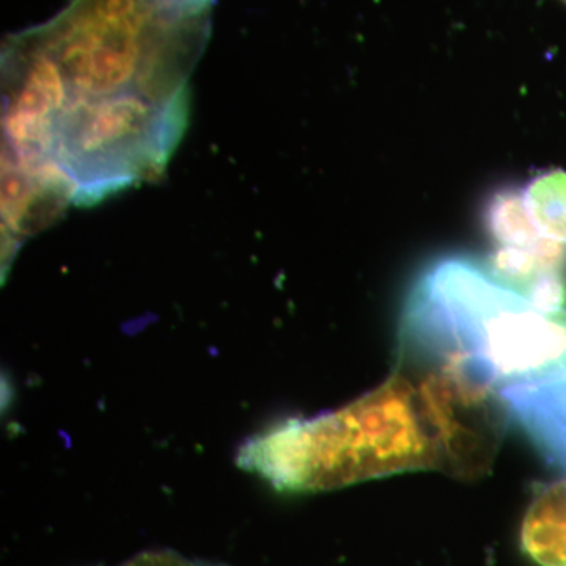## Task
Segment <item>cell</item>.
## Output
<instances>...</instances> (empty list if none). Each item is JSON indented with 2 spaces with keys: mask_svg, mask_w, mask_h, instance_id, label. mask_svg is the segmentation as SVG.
<instances>
[{
  "mask_svg": "<svg viewBox=\"0 0 566 566\" xmlns=\"http://www.w3.org/2000/svg\"><path fill=\"white\" fill-rule=\"evenodd\" d=\"M216 0H70L54 18L7 36L3 145L32 163L55 115L144 98L189 103Z\"/></svg>",
  "mask_w": 566,
  "mask_h": 566,
  "instance_id": "1",
  "label": "cell"
},
{
  "mask_svg": "<svg viewBox=\"0 0 566 566\" xmlns=\"http://www.w3.org/2000/svg\"><path fill=\"white\" fill-rule=\"evenodd\" d=\"M495 447L490 409L463 381L400 354L385 385L338 411L253 436L237 463L277 490L315 493L419 469L475 476Z\"/></svg>",
  "mask_w": 566,
  "mask_h": 566,
  "instance_id": "2",
  "label": "cell"
},
{
  "mask_svg": "<svg viewBox=\"0 0 566 566\" xmlns=\"http://www.w3.org/2000/svg\"><path fill=\"white\" fill-rule=\"evenodd\" d=\"M521 545L539 566H566V479L551 483L528 506Z\"/></svg>",
  "mask_w": 566,
  "mask_h": 566,
  "instance_id": "3",
  "label": "cell"
},
{
  "mask_svg": "<svg viewBox=\"0 0 566 566\" xmlns=\"http://www.w3.org/2000/svg\"><path fill=\"white\" fill-rule=\"evenodd\" d=\"M486 226L501 248L543 251L558 244L538 233L528 216L524 196L517 191L495 193L488 205Z\"/></svg>",
  "mask_w": 566,
  "mask_h": 566,
  "instance_id": "4",
  "label": "cell"
},
{
  "mask_svg": "<svg viewBox=\"0 0 566 566\" xmlns=\"http://www.w3.org/2000/svg\"><path fill=\"white\" fill-rule=\"evenodd\" d=\"M528 216L546 240L566 245V172L542 175L524 193Z\"/></svg>",
  "mask_w": 566,
  "mask_h": 566,
  "instance_id": "5",
  "label": "cell"
},
{
  "mask_svg": "<svg viewBox=\"0 0 566 566\" xmlns=\"http://www.w3.org/2000/svg\"><path fill=\"white\" fill-rule=\"evenodd\" d=\"M122 566H222L210 564V562L193 560L175 553V551H148L126 562Z\"/></svg>",
  "mask_w": 566,
  "mask_h": 566,
  "instance_id": "6",
  "label": "cell"
},
{
  "mask_svg": "<svg viewBox=\"0 0 566 566\" xmlns=\"http://www.w3.org/2000/svg\"><path fill=\"white\" fill-rule=\"evenodd\" d=\"M562 2H564V3H565V6H566V0H562Z\"/></svg>",
  "mask_w": 566,
  "mask_h": 566,
  "instance_id": "7",
  "label": "cell"
}]
</instances>
